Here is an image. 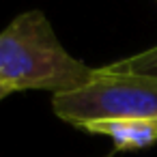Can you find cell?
Here are the masks:
<instances>
[{
    "label": "cell",
    "instance_id": "cell-3",
    "mask_svg": "<svg viewBox=\"0 0 157 157\" xmlns=\"http://www.w3.org/2000/svg\"><path fill=\"white\" fill-rule=\"evenodd\" d=\"M78 129L110 138L114 144V151H136V148H146L157 142V118L90 121V123L80 125Z\"/></svg>",
    "mask_w": 157,
    "mask_h": 157
},
{
    "label": "cell",
    "instance_id": "cell-5",
    "mask_svg": "<svg viewBox=\"0 0 157 157\" xmlns=\"http://www.w3.org/2000/svg\"><path fill=\"white\" fill-rule=\"evenodd\" d=\"M9 95H11V93H9L7 88H2V86H0V101H2L5 97H9Z\"/></svg>",
    "mask_w": 157,
    "mask_h": 157
},
{
    "label": "cell",
    "instance_id": "cell-6",
    "mask_svg": "<svg viewBox=\"0 0 157 157\" xmlns=\"http://www.w3.org/2000/svg\"><path fill=\"white\" fill-rule=\"evenodd\" d=\"M108 157H110V155H108Z\"/></svg>",
    "mask_w": 157,
    "mask_h": 157
},
{
    "label": "cell",
    "instance_id": "cell-4",
    "mask_svg": "<svg viewBox=\"0 0 157 157\" xmlns=\"http://www.w3.org/2000/svg\"><path fill=\"white\" fill-rule=\"evenodd\" d=\"M105 69L112 73H133V75L157 78V45H153L144 52H138L133 56L114 60V63L105 65Z\"/></svg>",
    "mask_w": 157,
    "mask_h": 157
},
{
    "label": "cell",
    "instance_id": "cell-1",
    "mask_svg": "<svg viewBox=\"0 0 157 157\" xmlns=\"http://www.w3.org/2000/svg\"><path fill=\"white\" fill-rule=\"evenodd\" d=\"M93 71L67 52L39 9L15 15L0 30V86L9 93L48 90L54 97L84 86Z\"/></svg>",
    "mask_w": 157,
    "mask_h": 157
},
{
    "label": "cell",
    "instance_id": "cell-2",
    "mask_svg": "<svg viewBox=\"0 0 157 157\" xmlns=\"http://www.w3.org/2000/svg\"><path fill=\"white\" fill-rule=\"evenodd\" d=\"M52 112L75 127L90 121L157 118V78L95 67L84 86L52 97Z\"/></svg>",
    "mask_w": 157,
    "mask_h": 157
}]
</instances>
